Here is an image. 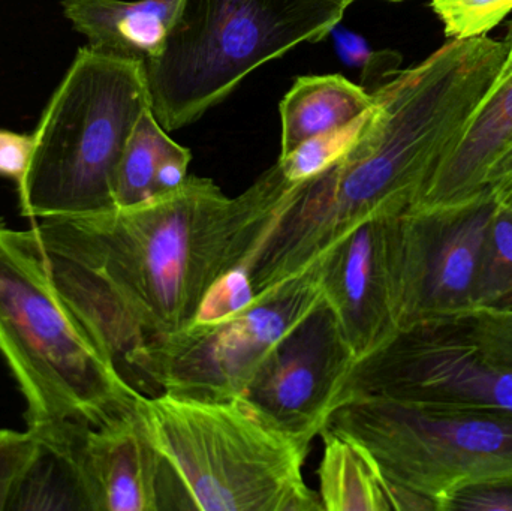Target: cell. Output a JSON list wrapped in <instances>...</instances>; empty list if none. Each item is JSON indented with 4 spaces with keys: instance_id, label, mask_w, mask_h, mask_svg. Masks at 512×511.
Segmentation results:
<instances>
[{
    "instance_id": "6",
    "label": "cell",
    "mask_w": 512,
    "mask_h": 511,
    "mask_svg": "<svg viewBox=\"0 0 512 511\" xmlns=\"http://www.w3.org/2000/svg\"><path fill=\"white\" fill-rule=\"evenodd\" d=\"M345 11L330 0H185L161 54L146 63L159 125L198 122L259 66L327 38Z\"/></svg>"
},
{
    "instance_id": "20",
    "label": "cell",
    "mask_w": 512,
    "mask_h": 511,
    "mask_svg": "<svg viewBox=\"0 0 512 511\" xmlns=\"http://www.w3.org/2000/svg\"><path fill=\"white\" fill-rule=\"evenodd\" d=\"M372 108L348 126L303 141L289 155L277 159L285 179L292 185H300L336 164L360 137Z\"/></svg>"
},
{
    "instance_id": "8",
    "label": "cell",
    "mask_w": 512,
    "mask_h": 511,
    "mask_svg": "<svg viewBox=\"0 0 512 511\" xmlns=\"http://www.w3.org/2000/svg\"><path fill=\"white\" fill-rule=\"evenodd\" d=\"M357 398L512 414V312L471 308L405 327L355 362L337 407Z\"/></svg>"
},
{
    "instance_id": "2",
    "label": "cell",
    "mask_w": 512,
    "mask_h": 511,
    "mask_svg": "<svg viewBox=\"0 0 512 511\" xmlns=\"http://www.w3.org/2000/svg\"><path fill=\"white\" fill-rule=\"evenodd\" d=\"M505 59L504 42L489 36L451 39L375 90V105L349 152L295 185L249 266L255 294L300 275L364 222L414 207L492 92Z\"/></svg>"
},
{
    "instance_id": "32",
    "label": "cell",
    "mask_w": 512,
    "mask_h": 511,
    "mask_svg": "<svg viewBox=\"0 0 512 511\" xmlns=\"http://www.w3.org/2000/svg\"><path fill=\"white\" fill-rule=\"evenodd\" d=\"M508 311H511V312H512V309H508Z\"/></svg>"
},
{
    "instance_id": "29",
    "label": "cell",
    "mask_w": 512,
    "mask_h": 511,
    "mask_svg": "<svg viewBox=\"0 0 512 511\" xmlns=\"http://www.w3.org/2000/svg\"><path fill=\"white\" fill-rule=\"evenodd\" d=\"M510 173H512V149L504 156V158L501 159V161H499L495 170L492 171L489 186L495 185L498 180H501L502 177L508 176Z\"/></svg>"
},
{
    "instance_id": "16",
    "label": "cell",
    "mask_w": 512,
    "mask_h": 511,
    "mask_svg": "<svg viewBox=\"0 0 512 511\" xmlns=\"http://www.w3.org/2000/svg\"><path fill=\"white\" fill-rule=\"evenodd\" d=\"M319 498L327 511H423L429 504L391 485L372 456L351 438L325 428Z\"/></svg>"
},
{
    "instance_id": "10",
    "label": "cell",
    "mask_w": 512,
    "mask_h": 511,
    "mask_svg": "<svg viewBox=\"0 0 512 511\" xmlns=\"http://www.w3.org/2000/svg\"><path fill=\"white\" fill-rule=\"evenodd\" d=\"M496 207L498 198L487 188L460 203L412 207L402 213L397 246L400 330L472 308Z\"/></svg>"
},
{
    "instance_id": "4",
    "label": "cell",
    "mask_w": 512,
    "mask_h": 511,
    "mask_svg": "<svg viewBox=\"0 0 512 511\" xmlns=\"http://www.w3.org/2000/svg\"><path fill=\"white\" fill-rule=\"evenodd\" d=\"M135 413L173 470L186 510H324L304 479L313 438L277 428L243 396L141 393Z\"/></svg>"
},
{
    "instance_id": "12",
    "label": "cell",
    "mask_w": 512,
    "mask_h": 511,
    "mask_svg": "<svg viewBox=\"0 0 512 511\" xmlns=\"http://www.w3.org/2000/svg\"><path fill=\"white\" fill-rule=\"evenodd\" d=\"M400 218L364 222L315 261L322 296L333 311L355 360L364 359L399 333L397 246Z\"/></svg>"
},
{
    "instance_id": "1",
    "label": "cell",
    "mask_w": 512,
    "mask_h": 511,
    "mask_svg": "<svg viewBox=\"0 0 512 511\" xmlns=\"http://www.w3.org/2000/svg\"><path fill=\"white\" fill-rule=\"evenodd\" d=\"M294 188L277 162L233 198L188 176L141 203L36 219L30 231L57 290L122 374L147 341L191 326L219 276L251 266Z\"/></svg>"
},
{
    "instance_id": "24",
    "label": "cell",
    "mask_w": 512,
    "mask_h": 511,
    "mask_svg": "<svg viewBox=\"0 0 512 511\" xmlns=\"http://www.w3.org/2000/svg\"><path fill=\"white\" fill-rule=\"evenodd\" d=\"M39 435L0 429V511H12L15 498L39 450Z\"/></svg>"
},
{
    "instance_id": "21",
    "label": "cell",
    "mask_w": 512,
    "mask_h": 511,
    "mask_svg": "<svg viewBox=\"0 0 512 511\" xmlns=\"http://www.w3.org/2000/svg\"><path fill=\"white\" fill-rule=\"evenodd\" d=\"M432 9L447 38H481L511 14L512 0H432Z\"/></svg>"
},
{
    "instance_id": "13",
    "label": "cell",
    "mask_w": 512,
    "mask_h": 511,
    "mask_svg": "<svg viewBox=\"0 0 512 511\" xmlns=\"http://www.w3.org/2000/svg\"><path fill=\"white\" fill-rule=\"evenodd\" d=\"M72 452L87 511L186 510L173 470L147 437L135 405L102 425L78 426Z\"/></svg>"
},
{
    "instance_id": "31",
    "label": "cell",
    "mask_w": 512,
    "mask_h": 511,
    "mask_svg": "<svg viewBox=\"0 0 512 511\" xmlns=\"http://www.w3.org/2000/svg\"><path fill=\"white\" fill-rule=\"evenodd\" d=\"M330 2L345 6V8L348 9V6H351L354 2H358V0H330ZM385 2H403V0H385Z\"/></svg>"
},
{
    "instance_id": "3",
    "label": "cell",
    "mask_w": 512,
    "mask_h": 511,
    "mask_svg": "<svg viewBox=\"0 0 512 511\" xmlns=\"http://www.w3.org/2000/svg\"><path fill=\"white\" fill-rule=\"evenodd\" d=\"M0 356L26 399L27 428L99 426L138 396L54 285L32 231L0 219Z\"/></svg>"
},
{
    "instance_id": "14",
    "label": "cell",
    "mask_w": 512,
    "mask_h": 511,
    "mask_svg": "<svg viewBox=\"0 0 512 511\" xmlns=\"http://www.w3.org/2000/svg\"><path fill=\"white\" fill-rule=\"evenodd\" d=\"M511 149L512 74L493 86L414 207L445 206L475 197L490 188L492 171Z\"/></svg>"
},
{
    "instance_id": "30",
    "label": "cell",
    "mask_w": 512,
    "mask_h": 511,
    "mask_svg": "<svg viewBox=\"0 0 512 511\" xmlns=\"http://www.w3.org/2000/svg\"><path fill=\"white\" fill-rule=\"evenodd\" d=\"M505 45H507V60H505L504 66H502L501 74H499L498 81L504 80L505 77L512 74V23L510 30H508L507 38H505ZM496 81V83H498Z\"/></svg>"
},
{
    "instance_id": "19",
    "label": "cell",
    "mask_w": 512,
    "mask_h": 511,
    "mask_svg": "<svg viewBox=\"0 0 512 511\" xmlns=\"http://www.w3.org/2000/svg\"><path fill=\"white\" fill-rule=\"evenodd\" d=\"M472 308L512 309V207L499 201L487 230Z\"/></svg>"
},
{
    "instance_id": "27",
    "label": "cell",
    "mask_w": 512,
    "mask_h": 511,
    "mask_svg": "<svg viewBox=\"0 0 512 511\" xmlns=\"http://www.w3.org/2000/svg\"><path fill=\"white\" fill-rule=\"evenodd\" d=\"M191 159V150L183 146L168 155L156 171L155 195L179 188L188 179V167L191 164Z\"/></svg>"
},
{
    "instance_id": "9",
    "label": "cell",
    "mask_w": 512,
    "mask_h": 511,
    "mask_svg": "<svg viewBox=\"0 0 512 511\" xmlns=\"http://www.w3.org/2000/svg\"><path fill=\"white\" fill-rule=\"evenodd\" d=\"M322 302L318 267L312 264L256 294L254 305L231 320L150 339L129 357L123 378L138 392L152 384L162 393L200 401L240 398L280 342Z\"/></svg>"
},
{
    "instance_id": "18",
    "label": "cell",
    "mask_w": 512,
    "mask_h": 511,
    "mask_svg": "<svg viewBox=\"0 0 512 511\" xmlns=\"http://www.w3.org/2000/svg\"><path fill=\"white\" fill-rule=\"evenodd\" d=\"M180 144L159 125L152 108L141 114L126 144L116 183V207L132 206L155 195L159 165Z\"/></svg>"
},
{
    "instance_id": "25",
    "label": "cell",
    "mask_w": 512,
    "mask_h": 511,
    "mask_svg": "<svg viewBox=\"0 0 512 511\" xmlns=\"http://www.w3.org/2000/svg\"><path fill=\"white\" fill-rule=\"evenodd\" d=\"M512 511V479L466 486L445 498L441 511Z\"/></svg>"
},
{
    "instance_id": "7",
    "label": "cell",
    "mask_w": 512,
    "mask_h": 511,
    "mask_svg": "<svg viewBox=\"0 0 512 511\" xmlns=\"http://www.w3.org/2000/svg\"><path fill=\"white\" fill-rule=\"evenodd\" d=\"M327 428L360 444L391 485L430 510L466 486L512 479L510 413L357 398Z\"/></svg>"
},
{
    "instance_id": "15",
    "label": "cell",
    "mask_w": 512,
    "mask_h": 511,
    "mask_svg": "<svg viewBox=\"0 0 512 511\" xmlns=\"http://www.w3.org/2000/svg\"><path fill=\"white\" fill-rule=\"evenodd\" d=\"M185 0H63V14L89 47L152 62L161 54Z\"/></svg>"
},
{
    "instance_id": "5",
    "label": "cell",
    "mask_w": 512,
    "mask_h": 511,
    "mask_svg": "<svg viewBox=\"0 0 512 511\" xmlns=\"http://www.w3.org/2000/svg\"><path fill=\"white\" fill-rule=\"evenodd\" d=\"M149 108L143 62L80 48L33 132L17 185L21 215L36 221L114 209L126 144Z\"/></svg>"
},
{
    "instance_id": "11",
    "label": "cell",
    "mask_w": 512,
    "mask_h": 511,
    "mask_svg": "<svg viewBox=\"0 0 512 511\" xmlns=\"http://www.w3.org/2000/svg\"><path fill=\"white\" fill-rule=\"evenodd\" d=\"M355 362L333 311L322 302L280 342L243 398L277 428L315 438L336 411Z\"/></svg>"
},
{
    "instance_id": "17",
    "label": "cell",
    "mask_w": 512,
    "mask_h": 511,
    "mask_svg": "<svg viewBox=\"0 0 512 511\" xmlns=\"http://www.w3.org/2000/svg\"><path fill=\"white\" fill-rule=\"evenodd\" d=\"M375 105V95L342 75H306L280 102L282 146L289 155L303 141L348 126Z\"/></svg>"
},
{
    "instance_id": "28",
    "label": "cell",
    "mask_w": 512,
    "mask_h": 511,
    "mask_svg": "<svg viewBox=\"0 0 512 511\" xmlns=\"http://www.w3.org/2000/svg\"><path fill=\"white\" fill-rule=\"evenodd\" d=\"M490 188L495 192L499 203L507 204V206L512 207V173L502 177L501 180H498V182L490 186Z\"/></svg>"
},
{
    "instance_id": "23",
    "label": "cell",
    "mask_w": 512,
    "mask_h": 511,
    "mask_svg": "<svg viewBox=\"0 0 512 511\" xmlns=\"http://www.w3.org/2000/svg\"><path fill=\"white\" fill-rule=\"evenodd\" d=\"M340 62L348 68L360 69L361 86L369 93L378 90L397 72L400 56L391 51H373L366 39L358 33L343 29L337 24L330 32Z\"/></svg>"
},
{
    "instance_id": "22",
    "label": "cell",
    "mask_w": 512,
    "mask_h": 511,
    "mask_svg": "<svg viewBox=\"0 0 512 511\" xmlns=\"http://www.w3.org/2000/svg\"><path fill=\"white\" fill-rule=\"evenodd\" d=\"M255 290L248 266H239L219 276L201 299L191 326L206 327L224 323L251 308Z\"/></svg>"
},
{
    "instance_id": "26",
    "label": "cell",
    "mask_w": 512,
    "mask_h": 511,
    "mask_svg": "<svg viewBox=\"0 0 512 511\" xmlns=\"http://www.w3.org/2000/svg\"><path fill=\"white\" fill-rule=\"evenodd\" d=\"M33 150V134L0 129V176L20 183L30 164Z\"/></svg>"
}]
</instances>
